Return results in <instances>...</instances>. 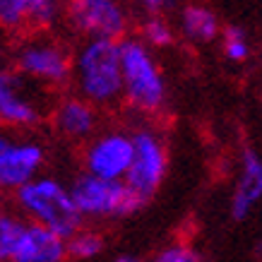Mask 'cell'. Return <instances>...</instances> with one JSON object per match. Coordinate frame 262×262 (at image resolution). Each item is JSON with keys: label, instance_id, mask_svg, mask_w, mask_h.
Wrapping results in <instances>:
<instances>
[{"label": "cell", "instance_id": "5bb4252c", "mask_svg": "<svg viewBox=\"0 0 262 262\" xmlns=\"http://www.w3.org/2000/svg\"><path fill=\"white\" fill-rule=\"evenodd\" d=\"M181 32L195 43H209L222 34L219 17L205 5H185L181 10Z\"/></svg>", "mask_w": 262, "mask_h": 262}, {"label": "cell", "instance_id": "ba28073f", "mask_svg": "<svg viewBox=\"0 0 262 262\" xmlns=\"http://www.w3.org/2000/svg\"><path fill=\"white\" fill-rule=\"evenodd\" d=\"M135 154L133 133L127 130H103L89 137L82 149V168L84 173L108 178V181H125Z\"/></svg>", "mask_w": 262, "mask_h": 262}, {"label": "cell", "instance_id": "9a60e30c", "mask_svg": "<svg viewBox=\"0 0 262 262\" xmlns=\"http://www.w3.org/2000/svg\"><path fill=\"white\" fill-rule=\"evenodd\" d=\"M103 250V238L99 231L80 229L68 238V257L72 260H92Z\"/></svg>", "mask_w": 262, "mask_h": 262}, {"label": "cell", "instance_id": "7a4b0ae2", "mask_svg": "<svg viewBox=\"0 0 262 262\" xmlns=\"http://www.w3.org/2000/svg\"><path fill=\"white\" fill-rule=\"evenodd\" d=\"M15 205L29 222L48 226L63 238L75 236L84 222L80 207L72 198V188L53 176H36L24 183L19 190H15Z\"/></svg>", "mask_w": 262, "mask_h": 262}, {"label": "cell", "instance_id": "9c48e42d", "mask_svg": "<svg viewBox=\"0 0 262 262\" xmlns=\"http://www.w3.org/2000/svg\"><path fill=\"white\" fill-rule=\"evenodd\" d=\"M46 164V149L39 140L12 135L8 127H0V190L15 192L24 183L41 173Z\"/></svg>", "mask_w": 262, "mask_h": 262}, {"label": "cell", "instance_id": "ac0fdd59", "mask_svg": "<svg viewBox=\"0 0 262 262\" xmlns=\"http://www.w3.org/2000/svg\"><path fill=\"white\" fill-rule=\"evenodd\" d=\"M24 224L27 222H22L19 216L0 212V262L12 260V253H15L17 241L22 236Z\"/></svg>", "mask_w": 262, "mask_h": 262}, {"label": "cell", "instance_id": "44dd1931", "mask_svg": "<svg viewBox=\"0 0 262 262\" xmlns=\"http://www.w3.org/2000/svg\"><path fill=\"white\" fill-rule=\"evenodd\" d=\"M151 262H200V255L185 243H173V246L161 248L151 257Z\"/></svg>", "mask_w": 262, "mask_h": 262}, {"label": "cell", "instance_id": "d6986e66", "mask_svg": "<svg viewBox=\"0 0 262 262\" xmlns=\"http://www.w3.org/2000/svg\"><path fill=\"white\" fill-rule=\"evenodd\" d=\"M222 51L231 63H246L250 58V41L241 27H226L222 32Z\"/></svg>", "mask_w": 262, "mask_h": 262}, {"label": "cell", "instance_id": "8fae6325", "mask_svg": "<svg viewBox=\"0 0 262 262\" xmlns=\"http://www.w3.org/2000/svg\"><path fill=\"white\" fill-rule=\"evenodd\" d=\"M51 123L58 135L65 140L87 142L89 137L96 135V127H99V106H94L80 94H68L56 101Z\"/></svg>", "mask_w": 262, "mask_h": 262}, {"label": "cell", "instance_id": "cb8c5ba5", "mask_svg": "<svg viewBox=\"0 0 262 262\" xmlns=\"http://www.w3.org/2000/svg\"><path fill=\"white\" fill-rule=\"evenodd\" d=\"M116 262H140V260H135V257H118Z\"/></svg>", "mask_w": 262, "mask_h": 262}, {"label": "cell", "instance_id": "7402d4cb", "mask_svg": "<svg viewBox=\"0 0 262 262\" xmlns=\"http://www.w3.org/2000/svg\"><path fill=\"white\" fill-rule=\"evenodd\" d=\"M133 3L144 15H159V12H164L171 5V0H133Z\"/></svg>", "mask_w": 262, "mask_h": 262}, {"label": "cell", "instance_id": "7c38bea8", "mask_svg": "<svg viewBox=\"0 0 262 262\" xmlns=\"http://www.w3.org/2000/svg\"><path fill=\"white\" fill-rule=\"evenodd\" d=\"M65 257H68V238L51 231L48 226L27 222L10 262H63Z\"/></svg>", "mask_w": 262, "mask_h": 262}, {"label": "cell", "instance_id": "3957f363", "mask_svg": "<svg viewBox=\"0 0 262 262\" xmlns=\"http://www.w3.org/2000/svg\"><path fill=\"white\" fill-rule=\"evenodd\" d=\"M120 63H123V99L144 116L159 113L166 106L168 89L151 46L142 36H123Z\"/></svg>", "mask_w": 262, "mask_h": 262}, {"label": "cell", "instance_id": "30bf717a", "mask_svg": "<svg viewBox=\"0 0 262 262\" xmlns=\"http://www.w3.org/2000/svg\"><path fill=\"white\" fill-rule=\"evenodd\" d=\"M75 29L84 36L123 39L127 32V10L120 0H68Z\"/></svg>", "mask_w": 262, "mask_h": 262}, {"label": "cell", "instance_id": "277c9868", "mask_svg": "<svg viewBox=\"0 0 262 262\" xmlns=\"http://www.w3.org/2000/svg\"><path fill=\"white\" fill-rule=\"evenodd\" d=\"M53 89L27 77L24 72L0 65V123L10 130H29L53 113Z\"/></svg>", "mask_w": 262, "mask_h": 262}, {"label": "cell", "instance_id": "2e32d148", "mask_svg": "<svg viewBox=\"0 0 262 262\" xmlns=\"http://www.w3.org/2000/svg\"><path fill=\"white\" fill-rule=\"evenodd\" d=\"M0 27L12 36L15 34H27L34 29L32 17L22 8L19 0H0Z\"/></svg>", "mask_w": 262, "mask_h": 262}, {"label": "cell", "instance_id": "ffe728a7", "mask_svg": "<svg viewBox=\"0 0 262 262\" xmlns=\"http://www.w3.org/2000/svg\"><path fill=\"white\" fill-rule=\"evenodd\" d=\"M140 36H142L151 48H166L173 43V29L166 19L159 15H147L142 27H140Z\"/></svg>", "mask_w": 262, "mask_h": 262}, {"label": "cell", "instance_id": "6da1fadb", "mask_svg": "<svg viewBox=\"0 0 262 262\" xmlns=\"http://www.w3.org/2000/svg\"><path fill=\"white\" fill-rule=\"evenodd\" d=\"M75 92L99 108H111L123 99L120 39L87 36L72 56Z\"/></svg>", "mask_w": 262, "mask_h": 262}, {"label": "cell", "instance_id": "e0dca14e", "mask_svg": "<svg viewBox=\"0 0 262 262\" xmlns=\"http://www.w3.org/2000/svg\"><path fill=\"white\" fill-rule=\"evenodd\" d=\"M19 3L32 17L34 29H48L51 24H56L63 8L60 0H19Z\"/></svg>", "mask_w": 262, "mask_h": 262}, {"label": "cell", "instance_id": "603a6c76", "mask_svg": "<svg viewBox=\"0 0 262 262\" xmlns=\"http://www.w3.org/2000/svg\"><path fill=\"white\" fill-rule=\"evenodd\" d=\"M12 34L10 32H5V29H3V27H0V65L5 63V60H8V58H12Z\"/></svg>", "mask_w": 262, "mask_h": 262}, {"label": "cell", "instance_id": "5b68a950", "mask_svg": "<svg viewBox=\"0 0 262 262\" xmlns=\"http://www.w3.org/2000/svg\"><path fill=\"white\" fill-rule=\"evenodd\" d=\"M12 65L27 77L51 89L72 80V53L60 39L46 32H27L12 48Z\"/></svg>", "mask_w": 262, "mask_h": 262}, {"label": "cell", "instance_id": "8992f818", "mask_svg": "<svg viewBox=\"0 0 262 262\" xmlns=\"http://www.w3.org/2000/svg\"><path fill=\"white\" fill-rule=\"evenodd\" d=\"M70 188L84 219H120L135 214L147 205L125 181H108L82 173Z\"/></svg>", "mask_w": 262, "mask_h": 262}, {"label": "cell", "instance_id": "4fadbf2b", "mask_svg": "<svg viewBox=\"0 0 262 262\" xmlns=\"http://www.w3.org/2000/svg\"><path fill=\"white\" fill-rule=\"evenodd\" d=\"M262 200V157L255 149H243L238 178L231 195V216L243 222Z\"/></svg>", "mask_w": 262, "mask_h": 262}, {"label": "cell", "instance_id": "52a82bcc", "mask_svg": "<svg viewBox=\"0 0 262 262\" xmlns=\"http://www.w3.org/2000/svg\"><path fill=\"white\" fill-rule=\"evenodd\" d=\"M133 142H135V154H133L125 183L144 202H149L166 178L168 149L164 137L149 125L133 130Z\"/></svg>", "mask_w": 262, "mask_h": 262}]
</instances>
